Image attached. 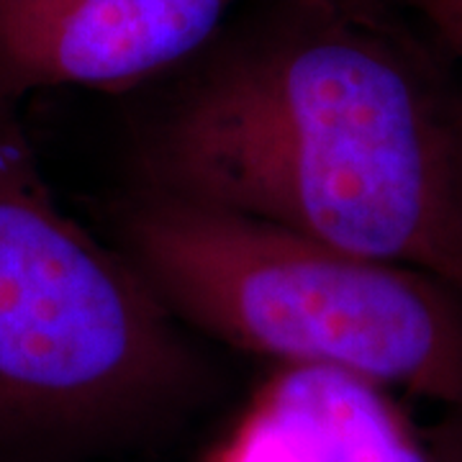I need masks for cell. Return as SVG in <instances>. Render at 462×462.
I'll return each instance as SVG.
<instances>
[{
    "label": "cell",
    "mask_w": 462,
    "mask_h": 462,
    "mask_svg": "<svg viewBox=\"0 0 462 462\" xmlns=\"http://www.w3.org/2000/svg\"><path fill=\"white\" fill-rule=\"evenodd\" d=\"M121 242L190 329L462 411V293L424 270L157 190L121 216Z\"/></svg>",
    "instance_id": "3"
},
{
    "label": "cell",
    "mask_w": 462,
    "mask_h": 462,
    "mask_svg": "<svg viewBox=\"0 0 462 462\" xmlns=\"http://www.w3.org/2000/svg\"><path fill=\"white\" fill-rule=\"evenodd\" d=\"M16 106L0 96V462H118L188 427L216 378L51 196Z\"/></svg>",
    "instance_id": "2"
},
{
    "label": "cell",
    "mask_w": 462,
    "mask_h": 462,
    "mask_svg": "<svg viewBox=\"0 0 462 462\" xmlns=\"http://www.w3.org/2000/svg\"><path fill=\"white\" fill-rule=\"evenodd\" d=\"M211 462H434L398 398L319 367H281Z\"/></svg>",
    "instance_id": "5"
},
{
    "label": "cell",
    "mask_w": 462,
    "mask_h": 462,
    "mask_svg": "<svg viewBox=\"0 0 462 462\" xmlns=\"http://www.w3.org/2000/svg\"><path fill=\"white\" fill-rule=\"evenodd\" d=\"M298 5H311V8H327V11H367L370 0H285Z\"/></svg>",
    "instance_id": "9"
},
{
    "label": "cell",
    "mask_w": 462,
    "mask_h": 462,
    "mask_svg": "<svg viewBox=\"0 0 462 462\" xmlns=\"http://www.w3.org/2000/svg\"><path fill=\"white\" fill-rule=\"evenodd\" d=\"M434 462H462V411L445 413V424L431 431Z\"/></svg>",
    "instance_id": "7"
},
{
    "label": "cell",
    "mask_w": 462,
    "mask_h": 462,
    "mask_svg": "<svg viewBox=\"0 0 462 462\" xmlns=\"http://www.w3.org/2000/svg\"><path fill=\"white\" fill-rule=\"evenodd\" d=\"M455 185H457V208L462 224V103L455 108Z\"/></svg>",
    "instance_id": "8"
},
{
    "label": "cell",
    "mask_w": 462,
    "mask_h": 462,
    "mask_svg": "<svg viewBox=\"0 0 462 462\" xmlns=\"http://www.w3.org/2000/svg\"><path fill=\"white\" fill-rule=\"evenodd\" d=\"M234 0H0V96L121 90L200 51Z\"/></svg>",
    "instance_id": "4"
},
{
    "label": "cell",
    "mask_w": 462,
    "mask_h": 462,
    "mask_svg": "<svg viewBox=\"0 0 462 462\" xmlns=\"http://www.w3.org/2000/svg\"><path fill=\"white\" fill-rule=\"evenodd\" d=\"M437 32L452 51L462 57V0H406Z\"/></svg>",
    "instance_id": "6"
},
{
    "label": "cell",
    "mask_w": 462,
    "mask_h": 462,
    "mask_svg": "<svg viewBox=\"0 0 462 462\" xmlns=\"http://www.w3.org/2000/svg\"><path fill=\"white\" fill-rule=\"evenodd\" d=\"M154 126L152 190L406 264L462 293L455 108L370 11L293 3Z\"/></svg>",
    "instance_id": "1"
}]
</instances>
